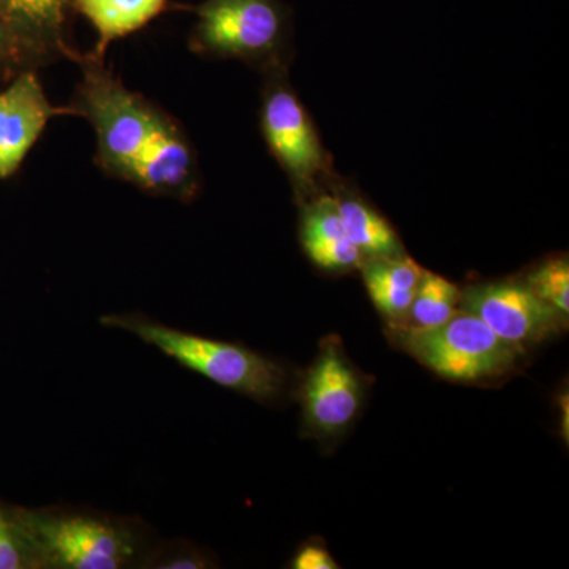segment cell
I'll return each mask as SVG.
<instances>
[{"label":"cell","instance_id":"cell-1","mask_svg":"<svg viewBox=\"0 0 569 569\" xmlns=\"http://www.w3.org/2000/svg\"><path fill=\"white\" fill-rule=\"evenodd\" d=\"M81 67L74 110L88 118L97 133V163L104 173L127 181L130 168L144 148L163 112L129 91L104 67L103 58L71 52Z\"/></svg>","mask_w":569,"mask_h":569},{"label":"cell","instance_id":"cell-2","mask_svg":"<svg viewBox=\"0 0 569 569\" xmlns=\"http://www.w3.org/2000/svg\"><path fill=\"white\" fill-rule=\"evenodd\" d=\"M102 323L132 332L142 342L156 347L219 387L257 400H272L282 392V367L249 348L189 335L144 318L110 316L104 317Z\"/></svg>","mask_w":569,"mask_h":569},{"label":"cell","instance_id":"cell-3","mask_svg":"<svg viewBox=\"0 0 569 569\" xmlns=\"http://www.w3.org/2000/svg\"><path fill=\"white\" fill-rule=\"evenodd\" d=\"M190 50L239 59L264 71L287 67L290 14L282 0H203L197 7Z\"/></svg>","mask_w":569,"mask_h":569},{"label":"cell","instance_id":"cell-4","mask_svg":"<svg viewBox=\"0 0 569 569\" xmlns=\"http://www.w3.org/2000/svg\"><path fill=\"white\" fill-rule=\"evenodd\" d=\"M389 335L427 369L462 383L505 376L523 353L522 347L501 339L485 321L460 309L432 328L395 325Z\"/></svg>","mask_w":569,"mask_h":569},{"label":"cell","instance_id":"cell-5","mask_svg":"<svg viewBox=\"0 0 569 569\" xmlns=\"http://www.w3.org/2000/svg\"><path fill=\"white\" fill-rule=\"evenodd\" d=\"M39 567L118 569L134 553L132 539L108 520L13 509Z\"/></svg>","mask_w":569,"mask_h":569},{"label":"cell","instance_id":"cell-6","mask_svg":"<svg viewBox=\"0 0 569 569\" xmlns=\"http://www.w3.org/2000/svg\"><path fill=\"white\" fill-rule=\"evenodd\" d=\"M261 129L272 156L293 183L299 200L313 197L318 182L329 173L331 157L309 112L291 89L287 67L264 71Z\"/></svg>","mask_w":569,"mask_h":569},{"label":"cell","instance_id":"cell-7","mask_svg":"<svg viewBox=\"0 0 569 569\" xmlns=\"http://www.w3.org/2000/svg\"><path fill=\"white\" fill-rule=\"evenodd\" d=\"M365 400V383L337 337L326 340L301 389L306 425L320 437L346 432Z\"/></svg>","mask_w":569,"mask_h":569},{"label":"cell","instance_id":"cell-8","mask_svg":"<svg viewBox=\"0 0 569 569\" xmlns=\"http://www.w3.org/2000/svg\"><path fill=\"white\" fill-rule=\"evenodd\" d=\"M460 310L478 317L501 339L522 347L556 335L563 316L526 283L473 284L460 296Z\"/></svg>","mask_w":569,"mask_h":569},{"label":"cell","instance_id":"cell-9","mask_svg":"<svg viewBox=\"0 0 569 569\" xmlns=\"http://www.w3.org/2000/svg\"><path fill=\"white\" fill-rule=\"evenodd\" d=\"M127 182L156 197L179 201L193 200L200 190V171L192 144L181 127L164 112L134 159Z\"/></svg>","mask_w":569,"mask_h":569},{"label":"cell","instance_id":"cell-10","mask_svg":"<svg viewBox=\"0 0 569 569\" xmlns=\"http://www.w3.org/2000/svg\"><path fill=\"white\" fill-rule=\"evenodd\" d=\"M61 114L78 111L52 107L37 74L32 70L20 71L9 88L0 92V179L20 170L47 123Z\"/></svg>","mask_w":569,"mask_h":569},{"label":"cell","instance_id":"cell-11","mask_svg":"<svg viewBox=\"0 0 569 569\" xmlns=\"http://www.w3.org/2000/svg\"><path fill=\"white\" fill-rule=\"evenodd\" d=\"M70 6L71 0H7L3 17L17 44V67L31 70L70 58L73 50L63 36Z\"/></svg>","mask_w":569,"mask_h":569},{"label":"cell","instance_id":"cell-12","mask_svg":"<svg viewBox=\"0 0 569 569\" xmlns=\"http://www.w3.org/2000/svg\"><path fill=\"white\" fill-rule=\"evenodd\" d=\"M361 268L373 305L389 320L402 323L425 271L403 254L370 258L366 263L362 261Z\"/></svg>","mask_w":569,"mask_h":569},{"label":"cell","instance_id":"cell-13","mask_svg":"<svg viewBox=\"0 0 569 569\" xmlns=\"http://www.w3.org/2000/svg\"><path fill=\"white\" fill-rule=\"evenodd\" d=\"M99 33L93 54L103 58L111 41L144 28L159 17L167 7V0H71Z\"/></svg>","mask_w":569,"mask_h":569},{"label":"cell","instance_id":"cell-14","mask_svg":"<svg viewBox=\"0 0 569 569\" xmlns=\"http://www.w3.org/2000/svg\"><path fill=\"white\" fill-rule=\"evenodd\" d=\"M340 220L348 239L369 258L403 254L402 244L391 224L365 201L351 194L336 197Z\"/></svg>","mask_w":569,"mask_h":569},{"label":"cell","instance_id":"cell-15","mask_svg":"<svg viewBox=\"0 0 569 569\" xmlns=\"http://www.w3.org/2000/svg\"><path fill=\"white\" fill-rule=\"evenodd\" d=\"M462 291L445 277L422 272L413 302L402 325L408 328H432L448 321L459 310Z\"/></svg>","mask_w":569,"mask_h":569},{"label":"cell","instance_id":"cell-16","mask_svg":"<svg viewBox=\"0 0 569 569\" xmlns=\"http://www.w3.org/2000/svg\"><path fill=\"white\" fill-rule=\"evenodd\" d=\"M527 287L561 316L569 313V264L567 258H552L527 277Z\"/></svg>","mask_w":569,"mask_h":569},{"label":"cell","instance_id":"cell-17","mask_svg":"<svg viewBox=\"0 0 569 569\" xmlns=\"http://www.w3.org/2000/svg\"><path fill=\"white\" fill-rule=\"evenodd\" d=\"M343 236L347 234L340 220L336 197L320 194L306 204L301 227L302 246L332 241Z\"/></svg>","mask_w":569,"mask_h":569},{"label":"cell","instance_id":"cell-18","mask_svg":"<svg viewBox=\"0 0 569 569\" xmlns=\"http://www.w3.org/2000/svg\"><path fill=\"white\" fill-rule=\"evenodd\" d=\"M37 567H39V561L22 533L13 509L9 511V509L0 507V569Z\"/></svg>","mask_w":569,"mask_h":569},{"label":"cell","instance_id":"cell-19","mask_svg":"<svg viewBox=\"0 0 569 569\" xmlns=\"http://www.w3.org/2000/svg\"><path fill=\"white\" fill-rule=\"evenodd\" d=\"M305 249L313 263L328 271H348V269L359 268L365 257L348 236L332 239V241L306 244Z\"/></svg>","mask_w":569,"mask_h":569},{"label":"cell","instance_id":"cell-20","mask_svg":"<svg viewBox=\"0 0 569 569\" xmlns=\"http://www.w3.org/2000/svg\"><path fill=\"white\" fill-rule=\"evenodd\" d=\"M296 569H335L339 568L336 560L329 556L328 550L321 546L309 545L306 546L301 552L296 556L293 561Z\"/></svg>","mask_w":569,"mask_h":569},{"label":"cell","instance_id":"cell-21","mask_svg":"<svg viewBox=\"0 0 569 569\" xmlns=\"http://www.w3.org/2000/svg\"><path fill=\"white\" fill-rule=\"evenodd\" d=\"M17 66V44L6 17L0 13V69Z\"/></svg>","mask_w":569,"mask_h":569},{"label":"cell","instance_id":"cell-22","mask_svg":"<svg viewBox=\"0 0 569 569\" xmlns=\"http://www.w3.org/2000/svg\"><path fill=\"white\" fill-rule=\"evenodd\" d=\"M6 3H7V0H0V13L3 14V10H6Z\"/></svg>","mask_w":569,"mask_h":569}]
</instances>
